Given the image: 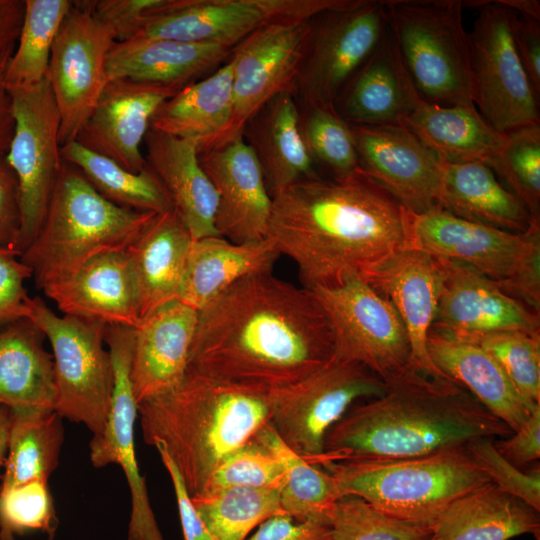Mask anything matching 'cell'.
Returning a JSON list of instances; mask_svg holds the SVG:
<instances>
[{"label":"cell","mask_w":540,"mask_h":540,"mask_svg":"<svg viewBox=\"0 0 540 540\" xmlns=\"http://www.w3.org/2000/svg\"><path fill=\"white\" fill-rule=\"evenodd\" d=\"M9 92L15 129L5 158L18 185L20 229L15 250L21 256L40 230L63 163L60 116L48 77Z\"/></svg>","instance_id":"13"},{"label":"cell","mask_w":540,"mask_h":540,"mask_svg":"<svg viewBox=\"0 0 540 540\" xmlns=\"http://www.w3.org/2000/svg\"><path fill=\"white\" fill-rule=\"evenodd\" d=\"M465 446L417 457L326 462L318 467L334 477L342 496L359 497L384 514L431 529L453 501L491 483Z\"/></svg>","instance_id":"6"},{"label":"cell","mask_w":540,"mask_h":540,"mask_svg":"<svg viewBox=\"0 0 540 540\" xmlns=\"http://www.w3.org/2000/svg\"><path fill=\"white\" fill-rule=\"evenodd\" d=\"M10 409L0 405V469L4 467L8 452Z\"/></svg>","instance_id":"60"},{"label":"cell","mask_w":540,"mask_h":540,"mask_svg":"<svg viewBox=\"0 0 540 540\" xmlns=\"http://www.w3.org/2000/svg\"><path fill=\"white\" fill-rule=\"evenodd\" d=\"M155 215L111 202L63 160L40 230L20 258L42 289L99 255L127 250Z\"/></svg>","instance_id":"5"},{"label":"cell","mask_w":540,"mask_h":540,"mask_svg":"<svg viewBox=\"0 0 540 540\" xmlns=\"http://www.w3.org/2000/svg\"><path fill=\"white\" fill-rule=\"evenodd\" d=\"M301 132L314 163L331 176L351 173L360 167L349 124L334 107L303 106Z\"/></svg>","instance_id":"45"},{"label":"cell","mask_w":540,"mask_h":540,"mask_svg":"<svg viewBox=\"0 0 540 540\" xmlns=\"http://www.w3.org/2000/svg\"><path fill=\"white\" fill-rule=\"evenodd\" d=\"M32 270L13 248L0 245V329L28 318L29 300L24 283Z\"/></svg>","instance_id":"50"},{"label":"cell","mask_w":540,"mask_h":540,"mask_svg":"<svg viewBox=\"0 0 540 540\" xmlns=\"http://www.w3.org/2000/svg\"><path fill=\"white\" fill-rule=\"evenodd\" d=\"M61 157L76 166L102 196L119 206L156 214L174 209L168 193L148 165L139 173L130 172L77 141L62 146Z\"/></svg>","instance_id":"39"},{"label":"cell","mask_w":540,"mask_h":540,"mask_svg":"<svg viewBox=\"0 0 540 540\" xmlns=\"http://www.w3.org/2000/svg\"><path fill=\"white\" fill-rule=\"evenodd\" d=\"M178 91L126 78L111 79L75 141L139 173L147 165L141 144L151 119L161 104Z\"/></svg>","instance_id":"21"},{"label":"cell","mask_w":540,"mask_h":540,"mask_svg":"<svg viewBox=\"0 0 540 540\" xmlns=\"http://www.w3.org/2000/svg\"><path fill=\"white\" fill-rule=\"evenodd\" d=\"M133 339L132 327H106L105 343L113 365L114 386L105 426L93 434L89 444L90 460L97 468L118 464L126 476L131 495L128 540H164L136 459L134 425L138 404L130 377Z\"/></svg>","instance_id":"18"},{"label":"cell","mask_w":540,"mask_h":540,"mask_svg":"<svg viewBox=\"0 0 540 540\" xmlns=\"http://www.w3.org/2000/svg\"><path fill=\"white\" fill-rule=\"evenodd\" d=\"M312 20L268 24L232 49L233 113L223 144L243 135L247 123L274 97L295 92Z\"/></svg>","instance_id":"17"},{"label":"cell","mask_w":540,"mask_h":540,"mask_svg":"<svg viewBox=\"0 0 540 540\" xmlns=\"http://www.w3.org/2000/svg\"><path fill=\"white\" fill-rule=\"evenodd\" d=\"M503 5L518 15L540 20V2L538 0H499Z\"/></svg>","instance_id":"59"},{"label":"cell","mask_w":540,"mask_h":540,"mask_svg":"<svg viewBox=\"0 0 540 540\" xmlns=\"http://www.w3.org/2000/svg\"><path fill=\"white\" fill-rule=\"evenodd\" d=\"M511 32L521 65L540 99V20L515 12Z\"/></svg>","instance_id":"53"},{"label":"cell","mask_w":540,"mask_h":540,"mask_svg":"<svg viewBox=\"0 0 540 540\" xmlns=\"http://www.w3.org/2000/svg\"><path fill=\"white\" fill-rule=\"evenodd\" d=\"M257 436L283 466L279 497L284 513L296 520L328 517L335 503L343 497L334 477L291 450L270 423Z\"/></svg>","instance_id":"40"},{"label":"cell","mask_w":540,"mask_h":540,"mask_svg":"<svg viewBox=\"0 0 540 540\" xmlns=\"http://www.w3.org/2000/svg\"><path fill=\"white\" fill-rule=\"evenodd\" d=\"M333 355L331 325L312 291L268 271L242 278L198 311L188 368L273 390Z\"/></svg>","instance_id":"1"},{"label":"cell","mask_w":540,"mask_h":540,"mask_svg":"<svg viewBox=\"0 0 540 540\" xmlns=\"http://www.w3.org/2000/svg\"><path fill=\"white\" fill-rule=\"evenodd\" d=\"M71 6L70 0H25L19 39L4 71L8 90L32 87L47 77L55 37Z\"/></svg>","instance_id":"42"},{"label":"cell","mask_w":540,"mask_h":540,"mask_svg":"<svg viewBox=\"0 0 540 540\" xmlns=\"http://www.w3.org/2000/svg\"><path fill=\"white\" fill-rule=\"evenodd\" d=\"M25 0H0V63L12 56L21 31Z\"/></svg>","instance_id":"57"},{"label":"cell","mask_w":540,"mask_h":540,"mask_svg":"<svg viewBox=\"0 0 540 540\" xmlns=\"http://www.w3.org/2000/svg\"><path fill=\"white\" fill-rule=\"evenodd\" d=\"M359 277L386 298L401 318L410 341L411 366L430 377L447 378L427 350L444 277L442 260L405 246Z\"/></svg>","instance_id":"19"},{"label":"cell","mask_w":540,"mask_h":540,"mask_svg":"<svg viewBox=\"0 0 540 540\" xmlns=\"http://www.w3.org/2000/svg\"><path fill=\"white\" fill-rule=\"evenodd\" d=\"M191 499L212 540H245L268 518L285 514L274 489H207Z\"/></svg>","instance_id":"41"},{"label":"cell","mask_w":540,"mask_h":540,"mask_svg":"<svg viewBox=\"0 0 540 540\" xmlns=\"http://www.w3.org/2000/svg\"><path fill=\"white\" fill-rule=\"evenodd\" d=\"M283 478L281 461L256 434L216 469L205 490L243 487L279 491Z\"/></svg>","instance_id":"48"},{"label":"cell","mask_w":540,"mask_h":540,"mask_svg":"<svg viewBox=\"0 0 540 540\" xmlns=\"http://www.w3.org/2000/svg\"><path fill=\"white\" fill-rule=\"evenodd\" d=\"M494 440L478 438L465 447L492 484L540 512L539 468L524 471L513 465L498 452Z\"/></svg>","instance_id":"49"},{"label":"cell","mask_w":540,"mask_h":540,"mask_svg":"<svg viewBox=\"0 0 540 540\" xmlns=\"http://www.w3.org/2000/svg\"><path fill=\"white\" fill-rule=\"evenodd\" d=\"M27 319L44 333L53 350L55 411L99 433L109 414L114 386L110 353L104 347L107 325L60 317L40 297L30 298Z\"/></svg>","instance_id":"9"},{"label":"cell","mask_w":540,"mask_h":540,"mask_svg":"<svg viewBox=\"0 0 540 540\" xmlns=\"http://www.w3.org/2000/svg\"><path fill=\"white\" fill-rule=\"evenodd\" d=\"M328 517L296 520L289 515H275L262 522L245 540H330Z\"/></svg>","instance_id":"52"},{"label":"cell","mask_w":540,"mask_h":540,"mask_svg":"<svg viewBox=\"0 0 540 540\" xmlns=\"http://www.w3.org/2000/svg\"><path fill=\"white\" fill-rule=\"evenodd\" d=\"M198 157L217 193L218 234L237 244L264 239L272 196L260 164L243 135L199 153Z\"/></svg>","instance_id":"22"},{"label":"cell","mask_w":540,"mask_h":540,"mask_svg":"<svg viewBox=\"0 0 540 540\" xmlns=\"http://www.w3.org/2000/svg\"><path fill=\"white\" fill-rule=\"evenodd\" d=\"M58 519L47 482L31 481L0 489V540L41 531L53 540Z\"/></svg>","instance_id":"47"},{"label":"cell","mask_w":540,"mask_h":540,"mask_svg":"<svg viewBox=\"0 0 540 540\" xmlns=\"http://www.w3.org/2000/svg\"><path fill=\"white\" fill-rule=\"evenodd\" d=\"M385 382L368 368L332 357L300 381L270 393L269 423L294 452L314 464L327 432L362 398L381 396Z\"/></svg>","instance_id":"11"},{"label":"cell","mask_w":540,"mask_h":540,"mask_svg":"<svg viewBox=\"0 0 540 540\" xmlns=\"http://www.w3.org/2000/svg\"><path fill=\"white\" fill-rule=\"evenodd\" d=\"M348 1L162 0L145 19L134 38L210 43L233 49L263 26L309 20L325 11L344 6Z\"/></svg>","instance_id":"15"},{"label":"cell","mask_w":540,"mask_h":540,"mask_svg":"<svg viewBox=\"0 0 540 540\" xmlns=\"http://www.w3.org/2000/svg\"><path fill=\"white\" fill-rule=\"evenodd\" d=\"M144 144L147 165L162 183L193 240L218 236V197L199 162L197 145L153 129L148 130Z\"/></svg>","instance_id":"28"},{"label":"cell","mask_w":540,"mask_h":540,"mask_svg":"<svg viewBox=\"0 0 540 540\" xmlns=\"http://www.w3.org/2000/svg\"><path fill=\"white\" fill-rule=\"evenodd\" d=\"M231 53L232 49L210 43L134 38L114 43L107 73L109 80L126 78L180 90L218 67Z\"/></svg>","instance_id":"29"},{"label":"cell","mask_w":540,"mask_h":540,"mask_svg":"<svg viewBox=\"0 0 540 540\" xmlns=\"http://www.w3.org/2000/svg\"><path fill=\"white\" fill-rule=\"evenodd\" d=\"M328 519L330 540H425L432 535L429 527L391 517L351 495L335 503Z\"/></svg>","instance_id":"46"},{"label":"cell","mask_w":540,"mask_h":540,"mask_svg":"<svg viewBox=\"0 0 540 540\" xmlns=\"http://www.w3.org/2000/svg\"><path fill=\"white\" fill-rule=\"evenodd\" d=\"M427 350L447 378L464 387L512 432L519 430L540 406L527 401L497 361L476 344L432 329Z\"/></svg>","instance_id":"27"},{"label":"cell","mask_w":540,"mask_h":540,"mask_svg":"<svg viewBox=\"0 0 540 540\" xmlns=\"http://www.w3.org/2000/svg\"><path fill=\"white\" fill-rule=\"evenodd\" d=\"M193 238L177 212L156 214L127 249L136 283L140 317L178 300Z\"/></svg>","instance_id":"32"},{"label":"cell","mask_w":540,"mask_h":540,"mask_svg":"<svg viewBox=\"0 0 540 540\" xmlns=\"http://www.w3.org/2000/svg\"><path fill=\"white\" fill-rule=\"evenodd\" d=\"M386 28L385 0H349L314 17L295 88L303 106L334 107Z\"/></svg>","instance_id":"14"},{"label":"cell","mask_w":540,"mask_h":540,"mask_svg":"<svg viewBox=\"0 0 540 540\" xmlns=\"http://www.w3.org/2000/svg\"><path fill=\"white\" fill-rule=\"evenodd\" d=\"M440 163L438 207L460 218L514 233L540 225L485 163Z\"/></svg>","instance_id":"34"},{"label":"cell","mask_w":540,"mask_h":540,"mask_svg":"<svg viewBox=\"0 0 540 540\" xmlns=\"http://www.w3.org/2000/svg\"><path fill=\"white\" fill-rule=\"evenodd\" d=\"M535 540H539V539H535Z\"/></svg>","instance_id":"62"},{"label":"cell","mask_w":540,"mask_h":540,"mask_svg":"<svg viewBox=\"0 0 540 540\" xmlns=\"http://www.w3.org/2000/svg\"><path fill=\"white\" fill-rule=\"evenodd\" d=\"M385 384L381 396L350 408L332 426L313 465L417 457L513 433L449 378L410 366Z\"/></svg>","instance_id":"3"},{"label":"cell","mask_w":540,"mask_h":540,"mask_svg":"<svg viewBox=\"0 0 540 540\" xmlns=\"http://www.w3.org/2000/svg\"><path fill=\"white\" fill-rule=\"evenodd\" d=\"M488 166L540 222V124L505 132L503 144Z\"/></svg>","instance_id":"43"},{"label":"cell","mask_w":540,"mask_h":540,"mask_svg":"<svg viewBox=\"0 0 540 540\" xmlns=\"http://www.w3.org/2000/svg\"><path fill=\"white\" fill-rule=\"evenodd\" d=\"M42 290L64 315L132 328L141 319L127 250L99 255Z\"/></svg>","instance_id":"25"},{"label":"cell","mask_w":540,"mask_h":540,"mask_svg":"<svg viewBox=\"0 0 540 540\" xmlns=\"http://www.w3.org/2000/svg\"><path fill=\"white\" fill-rule=\"evenodd\" d=\"M436 540H509L533 534L539 539V512L492 483L453 501L431 526Z\"/></svg>","instance_id":"35"},{"label":"cell","mask_w":540,"mask_h":540,"mask_svg":"<svg viewBox=\"0 0 540 540\" xmlns=\"http://www.w3.org/2000/svg\"><path fill=\"white\" fill-rule=\"evenodd\" d=\"M441 260L444 277L433 330L446 334L540 332V312L469 266Z\"/></svg>","instance_id":"23"},{"label":"cell","mask_w":540,"mask_h":540,"mask_svg":"<svg viewBox=\"0 0 540 540\" xmlns=\"http://www.w3.org/2000/svg\"><path fill=\"white\" fill-rule=\"evenodd\" d=\"M349 127L360 168L369 177L413 214L437 206L441 163L412 132L403 125Z\"/></svg>","instance_id":"20"},{"label":"cell","mask_w":540,"mask_h":540,"mask_svg":"<svg viewBox=\"0 0 540 540\" xmlns=\"http://www.w3.org/2000/svg\"><path fill=\"white\" fill-rule=\"evenodd\" d=\"M410 213L360 167L317 174L272 197L265 238L296 264L311 290L359 276L407 246Z\"/></svg>","instance_id":"2"},{"label":"cell","mask_w":540,"mask_h":540,"mask_svg":"<svg viewBox=\"0 0 540 540\" xmlns=\"http://www.w3.org/2000/svg\"><path fill=\"white\" fill-rule=\"evenodd\" d=\"M311 291L330 322L333 357L363 365L384 382L411 366L410 341L401 318L358 275Z\"/></svg>","instance_id":"12"},{"label":"cell","mask_w":540,"mask_h":540,"mask_svg":"<svg viewBox=\"0 0 540 540\" xmlns=\"http://www.w3.org/2000/svg\"><path fill=\"white\" fill-rule=\"evenodd\" d=\"M385 8L388 29L419 96L442 106L473 104L463 1L385 0Z\"/></svg>","instance_id":"7"},{"label":"cell","mask_w":540,"mask_h":540,"mask_svg":"<svg viewBox=\"0 0 540 540\" xmlns=\"http://www.w3.org/2000/svg\"><path fill=\"white\" fill-rule=\"evenodd\" d=\"M115 42L88 1H72L55 37L47 73L60 116L61 147L75 141L109 81L107 63Z\"/></svg>","instance_id":"16"},{"label":"cell","mask_w":540,"mask_h":540,"mask_svg":"<svg viewBox=\"0 0 540 540\" xmlns=\"http://www.w3.org/2000/svg\"><path fill=\"white\" fill-rule=\"evenodd\" d=\"M279 257L267 238L238 244L219 235L193 240L178 300L199 311L242 278L272 271Z\"/></svg>","instance_id":"33"},{"label":"cell","mask_w":540,"mask_h":540,"mask_svg":"<svg viewBox=\"0 0 540 540\" xmlns=\"http://www.w3.org/2000/svg\"><path fill=\"white\" fill-rule=\"evenodd\" d=\"M447 335L484 349L527 401L540 404V332L510 330Z\"/></svg>","instance_id":"44"},{"label":"cell","mask_w":540,"mask_h":540,"mask_svg":"<svg viewBox=\"0 0 540 540\" xmlns=\"http://www.w3.org/2000/svg\"><path fill=\"white\" fill-rule=\"evenodd\" d=\"M300 118L294 93L284 92L270 100L243 131L272 197L302 179L317 175L302 136Z\"/></svg>","instance_id":"30"},{"label":"cell","mask_w":540,"mask_h":540,"mask_svg":"<svg viewBox=\"0 0 540 540\" xmlns=\"http://www.w3.org/2000/svg\"><path fill=\"white\" fill-rule=\"evenodd\" d=\"M402 125L445 163L479 161L488 165L505 138L473 104L442 106L421 99Z\"/></svg>","instance_id":"37"},{"label":"cell","mask_w":540,"mask_h":540,"mask_svg":"<svg viewBox=\"0 0 540 540\" xmlns=\"http://www.w3.org/2000/svg\"><path fill=\"white\" fill-rule=\"evenodd\" d=\"M233 65L229 59L210 76L166 100L154 113L150 129L191 140L198 154L222 145L233 113Z\"/></svg>","instance_id":"31"},{"label":"cell","mask_w":540,"mask_h":540,"mask_svg":"<svg viewBox=\"0 0 540 540\" xmlns=\"http://www.w3.org/2000/svg\"><path fill=\"white\" fill-rule=\"evenodd\" d=\"M62 417L54 410H10L8 452L0 489L47 482L59 464Z\"/></svg>","instance_id":"38"},{"label":"cell","mask_w":540,"mask_h":540,"mask_svg":"<svg viewBox=\"0 0 540 540\" xmlns=\"http://www.w3.org/2000/svg\"><path fill=\"white\" fill-rule=\"evenodd\" d=\"M19 229L20 210L16 176L5 156H0V245L15 249Z\"/></svg>","instance_id":"56"},{"label":"cell","mask_w":540,"mask_h":540,"mask_svg":"<svg viewBox=\"0 0 540 540\" xmlns=\"http://www.w3.org/2000/svg\"><path fill=\"white\" fill-rule=\"evenodd\" d=\"M155 448L173 484L184 540H212L173 460L162 445Z\"/></svg>","instance_id":"55"},{"label":"cell","mask_w":540,"mask_h":540,"mask_svg":"<svg viewBox=\"0 0 540 540\" xmlns=\"http://www.w3.org/2000/svg\"><path fill=\"white\" fill-rule=\"evenodd\" d=\"M271 390L188 368L181 383L138 404L145 443L162 445L194 496L216 469L270 421Z\"/></svg>","instance_id":"4"},{"label":"cell","mask_w":540,"mask_h":540,"mask_svg":"<svg viewBox=\"0 0 540 540\" xmlns=\"http://www.w3.org/2000/svg\"><path fill=\"white\" fill-rule=\"evenodd\" d=\"M498 452L522 469L540 458V406L525 424L510 436L494 440Z\"/></svg>","instance_id":"54"},{"label":"cell","mask_w":540,"mask_h":540,"mask_svg":"<svg viewBox=\"0 0 540 540\" xmlns=\"http://www.w3.org/2000/svg\"><path fill=\"white\" fill-rule=\"evenodd\" d=\"M407 246L465 264L540 312V225L514 233L436 206L410 213Z\"/></svg>","instance_id":"8"},{"label":"cell","mask_w":540,"mask_h":540,"mask_svg":"<svg viewBox=\"0 0 540 540\" xmlns=\"http://www.w3.org/2000/svg\"><path fill=\"white\" fill-rule=\"evenodd\" d=\"M44 333L27 318L0 329V405L10 410H54L53 356Z\"/></svg>","instance_id":"36"},{"label":"cell","mask_w":540,"mask_h":540,"mask_svg":"<svg viewBox=\"0 0 540 540\" xmlns=\"http://www.w3.org/2000/svg\"><path fill=\"white\" fill-rule=\"evenodd\" d=\"M419 96L388 29L334 103L349 124L402 125Z\"/></svg>","instance_id":"26"},{"label":"cell","mask_w":540,"mask_h":540,"mask_svg":"<svg viewBox=\"0 0 540 540\" xmlns=\"http://www.w3.org/2000/svg\"><path fill=\"white\" fill-rule=\"evenodd\" d=\"M198 311L179 300L142 317L134 328L130 377L137 404L177 387L184 379Z\"/></svg>","instance_id":"24"},{"label":"cell","mask_w":540,"mask_h":540,"mask_svg":"<svg viewBox=\"0 0 540 540\" xmlns=\"http://www.w3.org/2000/svg\"><path fill=\"white\" fill-rule=\"evenodd\" d=\"M6 65L7 62L0 63V156H6L15 129L12 98L4 83Z\"/></svg>","instance_id":"58"},{"label":"cell","mask_w":540,"mask_h":540,"mask_svg":"<svg viewBox=\"0 0 540 540\" xmlns=\"http://www.w3.org/2000/svg\"><path fill=\"white\" fill-rule=\"evenodd\" d=\"M425 540H436V539L431 535L429 538H427Z\"/></svg>","instance_id":"61"},{"label":"cell","mask_w":540,"mask_h":540,"mask_svg":"<svg viewBox=\"0 0 540 540\" xmlns=\"http://www.w3.org/2000/svg\"><path fill=\"white\" fill-rule=\"evenodd\" d=\"M463 5L479 11L468 32L474 106L498 132L540 124V99L513 43L515 12L499 0L463 1Z\"/></svg>","instance_id":"10"},{"label":"cell","mask_w":540,"mask_h":540,"mask_svg":"<svg viewBox=\"0 0 540 540\" xmlns=\"http://www.w3.org/2000/svg\"><path fill=\"white\" fill-rule=\"evenodd\" d=\"M162 0H95L88 1L94 16L113 34L116 42L136 36L145 19Z\"/></svg>","instance_id":"51"}]
</instances>
